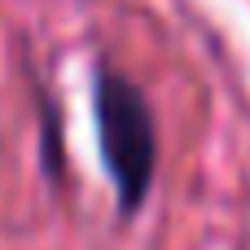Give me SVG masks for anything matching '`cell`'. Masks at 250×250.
Listing matches in <instances>:
<instances>
[{
	"label": "cell",
	"instance_id": "cell-1",
	"mask_svg": "<svg viewBox=\"0 0 250 250\" xmlns=\"http://www.w3.org/2000/svg\"><path fill=\"white\" fill-rule=\"evenodd\" d=\"M97 123H101L105 163L114 171L123 207H136L149 189V176H154V123H149V110H145L141 92L119 75H101Z\"/></svg>",
	"mask_w": 250,
	"mask_h": 250
}]
</instances>
